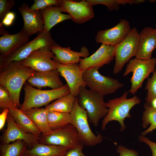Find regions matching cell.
I'll return each instance as SVG.
<instances>
[{
	"label": "cell",
	"instance_id": "cell-1",
	"mask_svg": "<svg viewBox=\"0 0 156 156\" xmlns=\"http://www.w3.org/2000/svg\"><path fill=\"white\" fill-rule=\"evenodd\" d=\"M1 70L0 85L9 92L17 107H20L21 89L28 78L35 71L22 64L21 61L12 62Z\"/></svg>",
	"mask_w": 156,
	"mask_h": 156
},
{
	"label": "cell",
	"instance_id": "cell-2",
	"mask_svg": "<svg viewBox=\"0 0 156 156\" xmlns=\"http://www.w3.org/2000/svg\"><path fill=\"white\" fill-rule=\"evenodd\" d=\"M128 95V92L125 91L120 97L109 100L106 103L108 111L102 121L101 130H104L108 123L113 120L117 121L121 125L120 131L125 129V119L131 117L130 110L133 106L141 102L140 99L136 95L130 99L127 98Z\"/></svg>",
	"mask_w": 156,
	"mask_h": 156
},
{
	"label": "cell",
	"instance_id": "cell-3",
	"mask_svg": "<svg viewBox=\"0 0 156 156\" xmlns=\"http://www.w3.org/2000/svg\"><path fill=\"white\" fill-rule=\"evenodd\" d=\"M24 85V99L20 109L23 112L46 106L51 101L70 93L67 84L59 88L47 90L36 89L27 82Z\"/></svg>",
	"mask_w": 156,
	"mask_h": 156
},
{
	"label": "cell",
	"instance_id": "cell-4",
	"mask_svg": "<svg viewBox=\"0 0 156 156\" xmlns=\"http://www.w3.org/2000/svg\"><path fill=\"white\" fill-rule=\"evenodd\" d=\"M77 97L79 105L87 112L88 122L97 127L100 120L106 115L108 111L104 96L81 86Z\"/></svg>",
	"mask_w": 156,
	"mask_h": 156
},
{
	"label": "cell",
	"instance_id": "cell-5",
	"mask_svg": "<svg viewBox=\"0 0 156 156\" xmlns=\"http://www.w3.org/2000/svg\"><path fill=\"white\" fill-rule=\"evenodd\" d=\"M70 121L76 129L84 145L94 146L101 143L103 136L101 133L95 135L92 131L88 124V113L79 105L76 97L73 109L70 113Z\"/></svg>",
	"mask_w": 156,
	"mask_h": 156
},
{
	"label": "cell",
	"instance_id": "cell-6",
	"mask_svg": "<svg viewBox=\"0 0 156 156\" xmlns=\"http://www.w3.org/2000/svg\"><path fill=\"white\" fill-rule=\"evenodd\" d=\"M56 44L50 32H39L32 40L24 44L8 57L1 58L0 69L12 62L23 60L36 51L45 48L51 49Z\"/></svg>",
	"mask_w": 156,
	"mask_h": 156
},
{
	"label": "cell",
	"instance_id": "cell-7",
	"mask_svg": "<svg viewBox=\"0 0 156 156\" xmlns=\"http://www.w3.org/2000/svg\"><path fill=\"white\" fill-rule=\"evenodd\" d=\"M38 143L60 146L69 150L84 146L76 129L70 123L52 130L49 135H41Z\"/></svg>",
	"mask_w": 156,
	"mask_h": 156
},
{
	"label": "cell",
	"instance_id": "cell-8",
	"mask_svg": "<svg viewBox=\"0 0 156 156\" xmlns=\"http://www.w3.org/2000/svg\"><path fill=\"white\" fill-rule=\"evenodd\" d=\"M156 65V58H155L147 60L135 57L130 60L126 65L123 75L125 77L130 73H132L130 81L131 86L128 92L134 94L141 88L144 80L155 71Z\"/></svg>",
	"mask_w": 156,
	"mask_h": 156
},
{
	"label": "cell",
	"instance_id": "cell-9",
	"mask_svg": "<svg viewBox=\"0 0 156 156\" xmlns=\"http://www.w3.org/2000/svg\"><path fill=\"white\" fill-rule=\"evenodd\" d=\"M99 69L94 68L83 72V80L89 89L104 96L113 94L123 87V84L118 79L100 74Z\"/></svg>",
	"mask_w": 156,
	"mask_h": 156
},
{
	"label": "cell",
	"instance_id": "cell-10",
	"mask_svg": "<svg viewBox=\"0 0 156 156\" xmlns=\"http://www.w3.org/2000/svg\"><path fill=\"white\" fill-rule=\"evenodd\" d=\"M139 36L137 29L133 28L126 38L115 46L114 74L120 72L125 64L133 57L135 56L138 49Z\"/></svg>",
	"mask_w": 156,
	"mask_h": 156
},
{
	"label": "cell",
	"instance_id": "cell-11",
	"mask_svg": "<svg viewBox=\"0 0 156 156\" xmlns=\"http://www.w3.org/2000/svg\"><path fill=\"white\" fill-rule=\"evenodd\" d=\"M131 29L129 22L125 19H121L113 27L99 31L95 37V41L115 47L126 38Z\"/></svg>",
	"mask_w": 156,
	"mask_h": 156
},
{
	"label": "cell",
	"instance_id": "cell-12",
	"mask_svg": "<svg viewBox=\"0 0 156 156\" xmlns=\"http://www.w3.org/2000/svg\"><path fill=\"white\" fill-rule=\"evenodd\" d=\"M54 56L50 48H43L32 52L21 62L35 71H47L57 69V62L53 59Z\"/></svg>",
	"mask_w": 156,
	"mask_h": 156
},
{
	"label": "cell",
	"instance_id": "cell-13",
	"mask_svg": "<svg viewBox=\"0 0 156 156\" xmlns=\"http://www.w3.org/2000/svg\"><path fill=\"white\" fill-rule=\"evenodd\" d=\"M7 127L1 136V144H9L17 140L24 141L27 144L28 149L38 143L40 137L23 131L17 125L9 114L8 116Z\"/></svg>",
	"mask_w": 156,
	"mask_h": 156
},
{
	"label": "cell",
	"instance_id": "cell-14",
	"mask_svg": "<svg viewBox=\"0 0 156 156\" xmlns=\"http://www.w3.org/2000/svg\"><path fill=\"white\" fill-rule=\"evenodd\" d=\"M59 8L62 12L68 13L71 19L77 23H83L94 16L92 6L86 0H62Z\"/></svg>",
	"mask_w": 156,
	"mask_h": 156
},
{
	"label": "cell",
	"instance_id": "cell-15",
	"mask_svg": "<svg viewBox=\"0 0 156 156\" xmlns=\"http://www.w3.org/2000/svg\"><path fill=\"white\" fill-rule=\"evenodd\" d=\"M115 47L102 44L94 53L87 57L81 59L78 64L83 71L94 68L99 69L109 63L114 57Z\"/></svg>",
	"mask_w": 156,
	"mask_h": 156
},
{
	"label": "cell",
	"instance_id": "cell-16",
	"mask_svg": "<svg viewBox=\"0 0 156 156\" xmlns=\"http://www.w3.org/2000/svg\"><path fill=\"white\" fill-rule=\"evenodd\" d=\"M56 62L57 69L60 75L66 81L67 84L70 88V93L77 96L80 87L86 86L83 78V71L79 68L77 64L64 65Z\"/></svg>",
	"mask_w": 156,
	"mask_h": 156
},
{
	"label": "cell",
	"instance_id": "cell-17",
	"mask_svg": "<svg viewBox=\"0 0 156 156\" xmlns=\"http://www.w3.org/2000/svg\"><path fill=\"white\" fill-rule=\"evenodd\" d=\"M156 49V30L150 27H144L139 33L135 58L145 60L151 59L152 53Z\"/></svg>",
	"mask_w": 156,
	"mask_h": 156
},
{
	"label": "cell",
	"instance_id": "cell-18",
	"mask_svg": "<svg viewBox=\"0 0 156 156\" xmlns=\"http://www.w3.org/2000/svg\"><path fill=\"white\" fill-rule=\"evenodd\" d=\"M18 9L23 21L22 29L29 36L43 32L44 24L40 11L31 10L27 3H23Z\"/></svg>",
	"mask_w": 156,
	"mask_h": 156
},
{
	"label": "cell",
	"instance_id": "cell-19",
	"mask_svg": "<svg viewBox=\"0 0 156 156\" xmlns=\"http://www.w3.org/2000/svg\"><path fill=\"white\" fill-rule=\"evenodd\" d=\"M60 74L57 69L43 72L35 71L27 79L31 86L40 89L49 87L52 89L60 88L64 85L61 80Z\"/></svg>",
	"mask_w": 156,
	"mask_h": 156
},
{
	"label": "cell",
	"instance_id": "cell-20",
	"mask_svg": "<svg viewBox=\"0 0 156 156\" xmlns=\"http://www.w3.org/2000/svg\"><path fill=\"white\" fill-rule=\"evenodd\" d=\"M29 36L23 29L13 34H3L0 38L1 58L8 57L28 42Z\"/></svg>",
	"mask_w": 156,
	"mask_h": 156
},
{
	"label": "cell",
	"instance_id": "cell-21",
	"mask_svg": "<svg viewBox=\"0 0 156 156\" xmlns=\"http://www.w3.org/2000/svg\"><path fill=\"white\" fill-rule=\"evenodd\" d=\"M54 56L53 59L62 64L66 65L70 64L79 63L81 58L89 57V53L87 48L82 47L80 52L72 50L70 47H62L56 44L50 49Z\"/></svg>",
	"mask_w": 156,
	"mask_h": 156
},
{
	"label": "cell",
	"instance_id": "cell-22",
	"mask_svg": "<svg viewBox=\"0 0 156 156\" xmlns=\"http://www.w3.org/2000/svg\"><path fill=\"white\" fill-rule=\"evenodd\" d=\"M40 11L44 24V32H50L51 29L57 24L71 19L70 15L62 13L59 7L51 6Z\"/></svg>",
	"mask_w": 156,
	"mask_h": 156
},
{
	"label": "cell",
	"instance_id": "cell-23",
	"mask_svg": "<svg viewBox=\"0 0 156 156\" xmlns=\"http://www.w3.org/2000/svg\"><path fill=\"white\" fill-rule=\"evenodd\" d=\"M23 112L40 131L42 135H48L52 133L47 120L48 111L45 108H34Z\"/></svg>",
	"mask_w": 156,
	"mask_h": 156
},
{
	"label": "cell",
	"instance_id": "cell-24",
	"mask_svg": "<svg viewBox=\"0 0 156 156\" xmlns=\"http://www.w3.org/2000/svg\"><path fill=\"white\" fill-rule=\"evenodd\" d=\"M68 148L62 146L38 143L27 151L26 156H66Z\"/></svg>",
	"mask_w": 156,
	"mask_h": 156
},
{
	"label": "cell",
	"instance_id": "cell-25",
	"mask_svg": "<svg viewBox=\"0 0 156 156\" xmlns=\"http://www.w3.org/2000/svg\"><path fill=\"white\" fill-rule=\"evenodd\" d=\"M10 114L17 125L22 130L40 136L42 133L30 118L17 107L9 109Z\"/></svg>",
	"mask_w": 156,
	"mask_h": 156
},
{
	"label": "cell",
	"instance_id": "cell-26",
	"mask_svg": "<svg viewBox=\"0 0 156 156\" xmlns=\"http://www.w3.org/2000/svg\"><path fill=\"white\" fill-rule=\"evenodd\" d=\"M76 97L70 93L46 106L45 108L48 111L70 113L73 107Z\"/></svg>",
	"mask_w": 156,
	"mask_h": 156
},
{
	"label": "cell",
	"instance_id": "cell-27",
	"mask_svg": "<svg viewBox=\"0 0 156 156\" xmlns=\"http://www.w3.org/2000/svg\"><path fill=\"white\" fill-rule=\"evenodd\" d=\"M28 149L27 144L21 140H17L11 144H1L0 156H26Z\"/></svg>",
	"mask_w": 156,
	"mask_h": 156
},
{
	"label": "cell",
	"instance_id": "cell-28",
	"mask_svg": "<svg viewBox=\"0 0 156 156\" xmlns=\"http://www.w3.org/2000/svg\"><path fill=\"white\" fill-rule=\"evenodd\" d=\"M144 110L142 118V126L146 128L149 125H150L148 129L142 132L141 135L143 136L156 129V108L148 105L146 103L144 104Z\"/></svg>",
	"mask_w": 156,
	"mask_h": 156
},
{
	"label": "cell",
	"instance_id": "cell-29",
	"mask_svg": "<svg viewBox=\"0 0 156 156\" xmlns=\"http://www.w3.org/2000/svg\"><path fill=\"white\" fill-rule=\"evenodd\" d=\"M47 120L50 129L53 130L70 123V113L49 111L47 114Z\"/></svg>",
	"mask_w": 156,
	"mask_h": 156
},
{
	"label": "cell",
	"instance_id": "cell-30",
	"mask_svg": "<svg viewBox=\"0 0 156 156\" xmlns=\"http://www.w3.org/2000/svg\"><path fill=\"white\" fill-rule=\"evenodd\" d=\"M17 107L9 92L0 85V107L2 109H12Z\"/></svg>",
	"mask_w": 156,
	"mask_h": 156
},
{
	"label": "cell",
	"instance_id": "cell-31",
	"mask_svg": "<svg viewBox=\"0 0 156 156\" xmlns=\"http://www.w3.org/2000/svg\"><path fill=\"white\" fill-rule=\"evenodd\" d=\"M145 89L147 91L145 98L147 103L151 99L156 97V69L153 73L152 76L147 79Z\"/></svg>",
	"mask_w": 156,
	"mask_h": 156
},
{
	"label": "cell",
	"instance_id": "cell-32",
	"mask_svg": "<svg viewBox=\"0 0 156 156\" xmlns=\"http://www.w3.org/2000/svg\"><path fill=\"white\" fill-rule=\"evenodd\" d=\"M34 3L30 7L33 11L43 10L51 6L59 7L62 0H34Z\"/></svg>",
	"mask_w": 156,
	"mask_h": 156
},
{
	"label": "cell",
	"instance_id": "cell-33",
	"mask_svg": "<svg viewBox=\"0 0 156 156\" xmlns=\"http://www.w3.org/2000/svg\"><path fill=\"white\" fill-rule=\"evenodd\" d=\"M86 1L92 6L98 4L105 5L110 11L118 10L120 5L119 0H86Z\"/></svg>",
	"mask_w": 156,
	"mask_h": 156
},
{
	"label": "cell",
	"instance_id": "cell-34",
	"mask_svg": "<svg viewBox=\"0 0 156 156\" xmlns=\"http://www.w3.org/2000/svg\"><path fill=\"white\" fill-rule=\"evenodd\" d=\"M15 2L13 0H0V21L1 23L5 15L15 5Z\"/></svg>",
	"mask_w": 156,
	"mask_h": 156
},
{
	"label": "cell",
	"instance_id": "cell-35",
	"mask_svg": "<svg viewBox=\"0 0 156 156\" xmlns=\"http://www.w3.org/2000/svg\"><path fill=\"white\" fill-rule=\"evenodd\" d=\"M117 152L119 154V156H138V152L129 149L121 145H119L117 148Z\"/></svg>",
	"mask_w": 156,
	"mask_h": 156
},
{
	"label": "cell",
	"instance_id": "cell-36",
	"mask_svg": "<svg viewBox=\"0 0 156 156\" xmlns=\"http://www.w3.org/2000/svg\"><path fill=\"white\" fill-rule=\"evenodd\" d=\"M138 139L149 147L152 151V156H156V143L151 141L148 138L142 135L138 137Z\"/></svg>",
	"mask_w": 156,
	"mask_h": 156
},
{
	"label": "cell",
	"instance_id": "cell-37",
	"mask_svg": "<svg viewBox=\"0 0 156 156\" xmlns=\"http://www.w3.org/2000/svg\"><path fill=\"white\" fill-rule=\"evenodd\" d=\"M15 14L13 12H10L5 16L1 23L4 25L8 26L12 23L15 18Z\"/></svg>",
	"mask_w": 156,
	"mask_h": 156
},
{
	"label": "cell",
	"instance_id": "cell-38",
	"mask_svg": "<svg viewBox=\"0 0 156 156\" xmlns=\"http://www.w3.org/2000/svg\"><path fill=\"white\" fill-rule=\"evenodd\" d=\"M83 146H81L69 150L66 156H86L82 151Z\"/></svg>",
	"mask_w": 156,
	"mask_h": 156
},
{
	"label": "cell",
	"instance_id": "cell-39",
	"mask_svg": "<svg viewBox=\"0 0 156 156\" xmlns=\"http://www.w3.org/2000/svg\"><path fill=\"white\" fill-rule=\"evenodd\" d=\"M9 112V109L5 108L0 114V130H1L3 127L5 121L7 120V117Z\"/></svg>",
	"mask_w": 156,
	"mask_h": 156
},
{
	"label": "cell",
	"instance_id": "cell-40",
	"mask_svg": "<svg viewBox=\"0 0 156 156\" xmlns=\"http://www.w3.org/2000/svg\"><path fill=\"white\" fill-rule=\"evenodd\" d=\"M146 103L148 105L156 108V97L151 99L148 101Z\"/></svg>",
	"mask_w": 156,
	"mask_h": 156
},
{
	"label": "cell",
	"instance_id": "cell-41",
	"mask_svg": "<svg viewBox=\"0 0 156 156\" xmlns=\"http://www.w3.org/2000/svg\"><path fill=\"white\" fill-rule=\"evenodd\" d=\"M155 29L156 30V25H155Z\"/></svg>",
	"mask_w": 156,
	"mask_h": 156
}]
</instances>
